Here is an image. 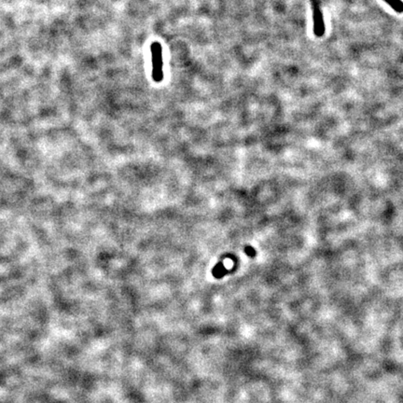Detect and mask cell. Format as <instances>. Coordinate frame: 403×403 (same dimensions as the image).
Masks as SVG:
<instances>
[{"label":"cell","mask_w":403,"mask_h":403,"mask_svg":"<svg viewBox=\"0 0 403 403\" xmlns=\"http://www.w3.org/2000/svg\"><path fill=\"white\" fill-rule=\"evenodd\" d=\"M384 1L396 13H403V2L401 0H384Z\"/></svg>","instance_id":"3"},{"label":"cell","mask_w":403,"mask_h":403,"mask_svg":"<svg viewBox=\"0 0 403 403\" xmlns=\"http://www.w3.org/2000/svg\"><path fill=\"white\" fill-rule=\"evenodd\" d=\"M226 273V268H225V266H224L222 263H220V264L216 265L214 270H213V275H214L215 277H217V278L222 277Z\"/></svg>","instance_id":"4"},{"label":"cell","mask_w":403,"mask_h":403,"mask_svg":"<svg viewBox=\"0 0 403 403\" xmlns=\"http://www.w3.org/2000/svg\"><path fill=\"white\" fill-rule=\"evenodd\" d=\"M313 32L317 37H322L326 32L323 12L318 0H311Z\"/></svg>","instance_id":"2"},{"label":"cell","mask_w":403,"mask_h":403,"mask_svg":"<svg viewBox=\"0 0 403 403\" xmlns=\"http://www.w3.org/2000/svg\"><path fill=\"white\" fill-rule=\"evenodd\" d=\"M150 53H152V65H153V71H152L153 80L155 82L160 83L165 78L163 47L161 43L158 41L152 43Z\"/></svg>","instance_id":"1"},{"label":"cell","mask_w":403,"mask_h":403,"mask_svg":"<svg viewBox=\"0 0 403 403\" xmlns=\"http://www.w3.org/2000/svg\"><path fill=\"white\" fill-rule=\"evenodd\" d=\"M245 253H246V255H248L249 257L255 256V250L251 246H246L245 247Z\"/></svg>","instance_id":"5"}]
</instances>
